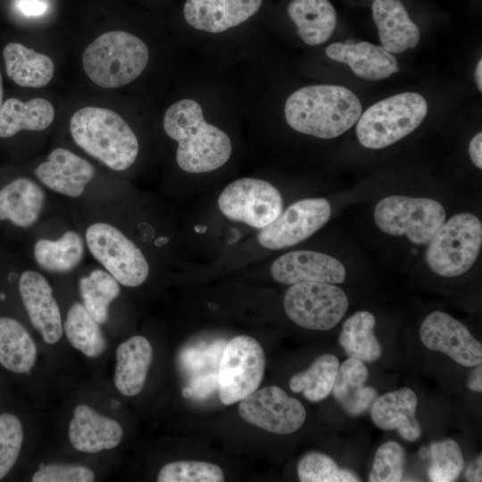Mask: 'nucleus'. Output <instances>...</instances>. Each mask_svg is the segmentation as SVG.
Masks as SVG:
<instances>
[{"instance_id": "1", "label": "nucleus", "mask_w": 482, "mask_h": 482, "mask_svg": "<svg viewBox=\"0 0 482 482\" xmlns=\"http://www.w3.org/2000/svg\"><path fill=\"white\" fill-rule=\"evenodd\" d=\"M163 129L179 144L176 160L184 171H212L231 155L229 136L204 120L200 104L194 100L183 99L170 105L163 117Z\"/></svg>"}, {"instance_id": "2", "label": "nucleus", "mask_w": 482, "mask_h": 482, "mask_svg": "<svg viewBox=\"0 0 482 482\" xmlns=\"http://www.w3.org/2000/svg\"><path fill=\"white\" fill-rule=\"evenodd\" d=\"M362 107L357 96L337 85H312L295 91L285 104L287 124L297 132L335 138L359 120Z\"/></svg>"}, {"instance_id": "3", "label": "nucleus", "mask_w": 482, "mask_h": 482, "mask_svg": "<svg viewBox=\"0 0 482 482\" xmlns=\"http://www.w3.org/2000/svg\"><path fill=\"white\" fill-rule=\"evenodd\" d=\"M74 142L112 170L121 171L136 161L138 140L129 124L107 108L84 107L70 121Z\"/></svg>"}, {"instance_id": "4", "label": "nucleus", "mask_w": 482, "mask_h": 482, "mask_svg": "<svg viewBox=\"0 0 482 482\" xmlns=\"http://www.w3.org/2000/svg\"><path fill=\"white\" fill-rule=\"evenodd\" d=\"M149 59L146 45L126 31H109L100 35L83 52L86 74L96 85L116 88L135 80Z\"/></svg>"}, {"instance_id": "5", "label": "nucleus", "mask_w": 482, "mask_h": 482, "mask_svg": "<svg viewBox=\"0 0 482 482\" xmlns=\"http://www.w3.org/2000/svg\"><path fill=\"white\" fill-rule=\"evenodd\" d=\"M427 113L428 104L421 95L404 92L391 96L361 114L356 135L366 148H385L414 131Z\"/></svg>"}, {"instance_id": "6", "label": "nucleus", "mask_w": 482, "mask_h": 482, "mask_svg": "<svg viewBox=\"0 0 482 482\" xmlns=\"http://www.w3.org/2000/svg\"><path fill=\"white\" fill-rule=\"evenodd\" d=\"M426 262L432 271L445 278L460 276L476 262L482 245V224L470 212L453 215L428 243Z\"/></svg>"}, {"instance_id": "7", "label": "nucleus", "mask_w": 482, "mask_h": 482, "mask_svg": "<svg viewBox=\"0 0 482 482\" xmlns=\"http://www.w3.org/2000/svg\"><path fill=\"white\" fill-rule=\"evenodd\" d=\"M443 205L431 198L390 195L375 207L378 228L391 236H406L415 245L428 244L445 220Z\"/></svg>"}, {"instance_id": "8", "label": "nucleus", "mask_w": 482, "mask_h": 482, "mask_svg": "<svg viewBox=\"0 0 482 482\" xmlns=\"http://www.w3.org/2000/svg\"><path fill=\"white\" fill-rule=\"evenodd\" d=\"M85 237L94 258L119 284L134 287L146 280L149 265L145 255L119 229L96 222L87 228Z\"/></svg>"}, {"instance_id": "9", "label": "nucleus", "mask_w": 482, "mask_h": 482, "mask_svg": "<svg viewBox=\"0 0 482 482\" xmlns=\"http://www.w3.org/2000/svg\"><path fill=\"white\" fill-rule=\"evenodd\" d=\"M265 370V355L260 343L240 335L226 345L219 367V397L224 405L240 402L258 389Z\"/></svg>"}, {"instance_id": "10", "label": "nucleus", "mask_w": 482, "mask_h": 482, "mask_svg": "<svg viewBox=\"0 0 482 482\" xmlns=\"http://www.w3.org/2000/svg\"><path fill=\"white\" fill-rule=\"evenodd\" d=\"M345 293L329 283L303 282L292 285L284 295V309L298 326L312 330H328L346 313Z\"/></svg>"}, {"instance_id": "11", "label": "nucleus", "mask_w": 482, "mask_h": 482, "mask_svg": "<svg viewBox=\"0 0 482 482\" xmlns=\"http://www.w3.org/2000/svg\"><path fill=\"white\" fill-rule=\"evenodd\" d=\"M218 205L229 219L261 229L282 212L283 199L270 182L243 178L223 189L218 198Z\"/></svg>"}, {"instance_id": "12", "label": "nucleus", "mask_w": 482, "mask_h": 482, "mask_svg": "<svg viewBox=\"0 0 482 482\" xmlns=\"http://www.w3.org/2000/svg\"><path fill=\"white\" fill-rule=\"evenodd\" d=\"M238 412L246 422L278 435L297 431L306 419L303 405L277 386L255 390L241 400Z\"/></svg>"}, {"instance_id": "13", "label": "nucleus", "mask_w": 482, "mask_h": 482, "mask_svg": "<svg viewBox=\"0 0 482 482\" xmlns=\"http://www.w3.org/2000/svg\"><path fill=\"white\" fill-rule=\"evenodd\" d=\"M330 215L331 206L325 198L297 201L272 222L261 229L257 236L258 242L271 250L293 246L321 229Z\"/></svg>"}, {"instance_id": "14", "label": "nucleus", "mask_w": 482, "mask_h": 482, "mask_svg": "<svg viewBox=\"0 0 482 482\" xmlns=\"http://www.w3.org/2000/svg\"><path fill=\"white\" fill-rule=\"evenodd\" d=\"M420 337L430 350L445 353L457 363L473 367L482 362V345L466 326L443 312H433L421 323Z\"/></svg>"}, {"instance_id": "15", "label": "nucleus", "mask_w": 482, "mask_h": 482, "mask_svg": "<svg viewBox=\"0 0 482 482\" xmlns=\"http://www.w3.org/2000/svg\"><path fill=\"white\" fill-rule=\"evenodd\" d=\"M274 280L294 285L303 282L340 284L345 279V268L337 259L308 250L289 252L278 257L270 266Z\"/></svg>"}, {"instance_id": "16", "label": "nucleus", "mask_w": 482, "mask_h": 482, "mask_svg": "<svg viewBox=\"0 0 482 482\" xmlns=\"http://www.w3.org/2000/svg\"><path fill=\"white\" fill-rule=\"evenodd\" d=\"M19 291L29 318L44 341L58 342L63 332L62 316L46 278L37 271L25 270L19 279Z\"/></svg>"}, {"instance_id": "17", "label": "nucleus", "mask_w": 482, "mask_h": 482, "mask_svg": "<svg viewBox=\"0 0 482 482\" xmlns=\"http://www.w3.org/2000/svg\"><path fill=\"white\" fill-rule=\"evenodd\" d=\"M35 175L52 191L75 198L84 193L96 175V169L71 151L58 147L36 168Z\"/></svg>"}, {"instance_id": "18", "label": "nucleus", "mask_w": 482, "mask_h": 482, "mask_svg": "<svg viewBox=\"0 0 482 482\" xmlns=\"http://www.w3.org/2000/svg\"><path fill=\"white\" fill-rule=\"evenodd\" d=\"M262 0H187L184 18L193 28L211 32H223L254 15Z\"/></svg>"}, {"instance_id": "19", "label": "nucleus", "mask_w": 482, "mask_h": 482, "mask_svg": "<svg viewBox=\"0 0 482 482\" xmlns=\"http://www.w3.org/2000/svg\"><path fill=\"white\" fill-rule=\"evenodd\" d=\"M326 54L334 61L346 63L356 76L369 80L385 79L399 71L393 54L367 41L336 42L326 48Z\"/></svg>"}, {"instance_id": "20", "label": "nucleus", "mask_w": 482, "mask_h": 482, "mask_svg": "<svg viewBox=\"0 0 482 482\" xmlns=\"http://www.w3.org/2000/svg\"><path fill=\"white\" fill-rule=\"evenodd\" d=\"M68 433L76 450L91 453L112 449L123 437V430L118 421L101 415L86 404L75 408Z\"/></svg>"}, {"instance_id": "21", "label": "nucleus", "mask_w": 482, "mask_h": 482, "mask_svg": "<svg viewBox=\"0 0 482 482\" xmlns=\"http://www.w3.org/2000/svg\"><path fill=\"white\" fill-rule=\"evenodd\" d=\"M372 16L381 46L386 51L401 54L417 46L420 37L419 28L400 0H374Z\"/></svg>"}, {"instance_id": "22", "label": "nucleus", "mask_w": 482, "mask_h": 482, "mask_svg": "<svg viewBox=\"0 0 482 482\" xmlns=\"http://www.w3.org/2000/svg\"><path fill=\"white\" fill-rule=\"evenodd\" d=\"M418 400L415 393L403 387L381 395L373 402L371 419L381 429H396L407 441H416L421 428L415 418Z\"/></svg>"}, {"instance_id": "23", "label": "nucleus", "mask_w": 482, "mask_h": 482, "mask_svg": "<svg viewBox=\"0 0 482 482\" xmlns=\"http://www.w3.org/2000/svg\"><path fill=\"white\" fill-rule=\"evenodd\" d=\"M46 194L28 178H17L0 189V220L20 228L34 225L45 206Z\"/></svg>"}, {"instance_id": "24", "label": "nucleus", "mask_w": 482, "mask_h": 482, "mask_svg": "<svg viewBox=\"0 0 482 482\" xmlns=\"http://www.w3.org/2000/svg\"><path fill=\"white\" fill-rule=\"evenodd\" d=\"M152 358V345L143 336H134L118 346L114 383L120 393L134 396L142 391Z\"/></svg>"}, {"instance_id": "25", "label": "nucleus", "mask_w": 482, "mask_h": 482, "mask_svg": "<svg viewBox=\"0 0 482 482\" xmlns=\"http://www.w3.org/2000/svg\"><path fill=\"white\" fill-rule=\"evenodd\" d=\"M287 14L298 36L309 46L328 41L337 26V12L328 0H292Z\"/></svg>"}, {"instance_id": "26", "label": "nucleus", "mask_w": 482, "mask_h": 482, "mask_svg": "<svg viewBox=\"0 0 482 482\" xmlns=\"http://www.w3.org/2000/svg\"><path fill=\"white\" fill-rule=\"evenodd\" d=\"M369 371L363 362L349 358L339 366L332 393L350 415L365 412L377 398V391L365 385Z\"/></svg>"}, {"instance_id": "27", "label": "nucleus", "mask_w": 482, "mask_h": 482, "mask_svg": "<svg viewBox=\"0 0 482 482\" xmlns=\"http://www.w3.org/2000/svg\"><path fill=\"white\" fill-rule=\"evenodd\" d=\"M7 76L26 87H42L52 79L54 66L52 59L19 43H9L4 50Z\"/></svg>"}, {"instance_id": "28", "label": "nucleus", "mask_w": 482, "mask_h": 482, "mask_svg": "<svg viewBox=\"0 0 482 482\" xmlns=\"http://www.w3.org/2000/svg\"><path fill=\"white\" fill-rule=\"evenodd\" d=\"M54 118V106L44 98H32L25 103L15 97L8 98L0 111V137H11L21 130H44Z\"/></svg>"}, {"instance_id": "29", "label": "nucleus", "mask_w": 482, "mask_h": 482, "mask_svg": "<svg viewBox=\"0 0 482 482\" xmlns=\"http://www.w3.org/2000/svg\"><path fill=\"white\" fill-rule=\"evenodd\" d=\"M37 359V346L18 320L0 317V364L19 374L29 373Z\"/></svg>"}, {"instance_id": "30", "label": "nucleus", "mask_w": 482, "mask_h": 482, "mask_svg": "<svg viewBox=\"0 0 482 482\" xmlns=\"http://www.w3.org/2000/svg\"><path fill=\"white\" fill-rule=\"evenodd\" d=\"M84 240L73 230L55 240L42 238L34 245V258L44 270L65 273L76 268L84 256Z\"/></svg>"}, {"instance_id": "31", "label": "nucleus", "mask_w": 482, "mask_h": 482, "mask_svg": "<svg viewBox=\"0 0 482 482\" xmlns=\"http://www.w3.org/2000/svg\"><path fill=\"white\" fill-rule=\"evenodd\" d=\"M375 324L374 315L366 311L355 312L345 321L338 341L349 358L363 362L379 359L382 348L374 334Z\"/></svg>"}, {"instance_id": "32", "label": "nucleus", "mask_w": 482, "mask_h": 482, "mask_svg": "<svg viewBox=\"0 0 482 482\" xmlns=\"http://www.w3.org/2000/svg\"><path fill=\"white\" fill-rule=\"evenodd\" d=\"M71 345L88 357H98L106 347L99 323L83 303H75L69 309L63 325Z\"/></svg>"}, {"instance_id": "33", "label": "nucleus", "mask_w": 482, "mask_h": 482, "mask_svg": "<svg viewBox=\"0 0 482 482\" xmlns=\"http://www.w3.org/2000/svg\"><path fill=\"white\" fill-rule=\"evenodd\" d=\"M338 368L339 362L335 355L322 354L306 370L290 378V389L295 393L303 392L310 402L322 401L332 391Z\"/></svg>"}, {"instance_id": "34", "label": "nucleus", "mask_w": 482, "mask_h": 482, "mask_svg": "<svg viewBox=\"0 0 482 482\" xmlns=\"http://www.w3.org/2000/svg\"><path fill=\"white\" fill-rule=\"evenodd\" d=\"M79 293L83 305L99 323H104L109 306L120 293L119 282L107 271L94 270L79 279Z\"/></svg>"}, {"instance_id": "35", "label": "nucleus", "mask_w": 482, "mask_h": 482, "mask_svg": "<svg viewBox=\"0 0 482 482\" xmlns=\"http://www.w3.org/2000/svg\"><path fill=\"white\" fill-rule=\"evenodd\" d=\"M297 475L302 482L360 481L353 471L338 467L331 457L318 452H310L301 458Z\"/></svg>"}, {"instance_id": "36", "label": "nucleus", "mask_w": 482, "mask_h": 482, "mask_svg": "<svg viewBox=\"0 0 482 482\" xmlns=\"http://www.w3.org/2000/svg\"><path fill=\"white\" fill-rule=\"evenodd\" d=\"M429 454L432 462L428 468V477L433 482L454 481L464 468L461 449L453 439L431 444Z\"/></svg>"}, {"instance_id": "37", "label": "nucleus", "mask_w": 482, "mask_h": 482, "mask_svg": "<svg viewBox=\"0 0 482 482\" xmlns=\"http://www.w3.org/2000/svg\"><path fill=\"white\" fill-rule=\"evenodd\" d=\"M158 482H222L224 473L216 464L197 461H178L165 464Z\"/></svg>"}, {"instance_id": "38", "label": "nucleus", "mask_w": 482, "mask_h": 482, "mask_svg": "<svg viewBox=\"0 0 482 482\" xmlns=\"http://www.w3.org/2000/svg\"><path fill=\"white\" fill-rule=\"evenodd\" d=\"M405 461V452L398 443L388 441L382 444L375 454L372 470L369 475V481H401Z\"/></svg>"}, {"instance_id": "39", "label": "nucleus", "mask_w": 482, "mask_h": 482, "mask_svg": "<svg viewBox=\"0 0 482 482\" xmlns=\"http://www.w3.org/2000/svg\"><path fill=\"white\" fill-rule=\"evenodd\" d=\"M23 441V429L20 420L12 413L0 415V479L15 464Z\"/></svg>"}, {"instance_id": "40", "label": "nucleus", "mask_w": 482, "mask_h": 482, "mask_svg": "<svg viewBox=\"0 0 482 482\" xmlns=\"http://www.w3.org/2000/svg\"><path fill=\"white\" fill-rule=\"evenodd\" d=\"M92 470L81 465L50 464L42 466L32 477L33 482H93Z\"/></svg>"}, {"instance_id": "41", "label": "nucleus", "mask_w": 482, "mask_h": 482, "mask_svg": "<svg viewBox=\"0 0 482 482\" xmlns=\"http://www.w3.org/2000/svg\"><path fill=\"white\" fill-rule=\"evenodd\" d=\"M469 154L473 163L482 169V133H477L470 142Z\"/></svg>"}, {"instance_id": "42", "label": "nucleus", "mask_w": 482, "mask_h": 482, "mask_svg": "<svg viewBox=\"0 0 482 482\" xmlns=\"http://www.w3.org/2000/svg\"><path fill=\"white\" fill-rule=\"evenodd\" d=\"M19 8L27 15H39L46 11V5L37 0H21Z\"/></svg>"}, {"instance_id": "43", "label": "nucleus", "mask_w": 482, "mask_h": 482, "mask_svg": "<svg viewBox=\"0 0 482 482\" xmlns=\"http://www.w3.org/2000/svg\"><path fill=\"white\" fill-rule=\"evenodd\" d=\"M482 468V456L479 454L466 469L465 478L468 481H482L481 470Z\"/></svg>"}, {"instance_id": "44", "label": "nucleus", "mask_w": 482, "mask_h": 482, "mask_svg": "<svg viewBox=\"0 0 482 482\" xmlns=\"http://www.w3.org/2000/svg\"><path fill=\"white\" fill-rule=\"evenodd\" d=\"M468 387L474 392L482 391V365H477L475 370L470 374L468 380Z\"/></svg>"}, {"instance_id": "45", "label": "nucleus", "mask_w": 482, "mask_h": 482, "mask_svg": "<svg viewBox=\"0 0 482 482\" xmlns=\"http://www.w3.org/2000/svg\"><path fill=\"white\" fill-rule=\"evenodd\" d=\"M475 81L479 92L482 91V60L480 59L476 66L475 70Z\"/></svg>"}, {"instance_id": "46", "label": "nucleus", "mask_w": 482, "mask_h": 482, "mask_svg": "<svg viewBox=\"0 0 482 482\" xmlns=\"http://www.w3.org/2000/svg\"><path fill=\"white\" fill-rule=\"evenodd\" d=\"M3 97H4L3 79H2V75L0 72V111L3 106Z\"/></svg>"}, {"instance_id": "47", "label": "nucleus", "mask_w": 482, "mask_h": 482, "mask_svg": "<svg viewBox=\"0 0 482 482\" xmlns=\"http://www.w3.org/2000/svg\"><path fill=\"white\" fill-rule=\"evenodd\" d=\"M429 453V451L426 448H422L420 449V455L422 457V458H426Z\"/></svg>"}]
</instances>
